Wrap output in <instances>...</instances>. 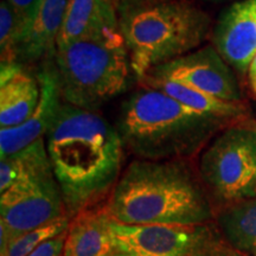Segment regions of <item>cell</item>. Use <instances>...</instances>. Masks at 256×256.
<instances>
[{
  "label": "cell",
  "instance_id": "cell-1",
  "mask_svg": "<svg viewBox=\"0 0 256 256\" xmlns=\"http://www.w3.org/2000/svg\"><path fill=\"white\" fill-rule=\"evenodd\" d=\"M46 145L70 220L110 196L121 177L124 146L101 114L63 102Z\"/></svg>",
  "mask_w": 256,
  "mask_h": 256
},
{
  "label": "cell",
  "instance_id": "cell-2",
  "mask_svg": "<svg viewBox=\"0 0 256 256\" xmlns=\"http://www.w3.org/2000/svg\"><path fill=\"white\" fill-rule=\"evenodd\" d=\"M107 208L112 218L130 226H194L216 218L212 200L188 159L134 160Z\"/></svg>",
  "mask_w": 256,
  "mask_h": 256
},
{
  "label": "cell",
  "instance_id": "cell-3",
  "mask_svg": "<svg viewBox=\"0 0 256 256\" xmlns=\"http://www.w3.org/2000/svg\"><path fill=\"white\" fill-rule=\"evenodd\" d=\"M229 124L142 86L121 106L115 127L124 148L139 159L174 160L194 156Z\"/></svg>",
  "mask_w": 256,
  "mask_h": 256
},
{
  "label": "cell",
  "instance_id": "cell-4",
  "mask_svg": "<svg viewBox=\"0 0 256 256\" xmlns=\"http://www.w3.org/2000/svg\"><path fill=\"white\" fill-rule=\"evenodd\" d=\"M119 31L138 80L182 57L209 36L211 22L190 0H156L118 14Z\"/></svg>",
  "mask_w": 256,
  "mask_h": 256
},
{
  "label": "cell",
  "instance_id": "cell-5",
  "mask_svg": "<svg viewBox=\"0 0 256 256\" xmlns=\"http://www.w3.org/2000/svg\"><path fill=\"white\" fill-rule=\"evenodd\" d=\"M54 62L63 102L95 112L126 90L132 70L120 31L56 46Z\"/></svg>",
  "mask_w": 256,
  "mask_h": 256
},
{
  "label": "cell",
  "instance_id": "cell-6",
  "mask_svg": "<svg viewBox=\"0 0 256 256\" xmlns=\"http://www.w3.org/2000/svg\"><path fill=\"white\" fill-rule=\"evenodd\" d=\"M198 174L220 208L256 197V120L232 121L200 156Z\"/></svg>",
  "mask_w": 256,
  "mask_h": 256
},
{
  "label": "cell",
  "instance_id": "cell-7",
  "mask_svg": "<svg viewBox=\"0 0 256 256\" xmlns=\"http://www.w3.org/2000/svg\"><path fill=\"white\" fill-rule=\"evenodd\" d=\"M113 256H247L224 238L216 222L130 226L110 220Z\"/></svg>",
  "mask_w": 256,
  "mask_h": 256
},
{
  "label": "cell",
  "instance_id": "cell-8",
  "mask_svg": "<svg viewBox=\"0 0 256 256\" xmlns=\"http://www.w3.org/2000/svg\"><path fill=\"white\" fill-rule=\"evenodd\" d=\"M63 216H68L66 204L49 156L0 194V229L11 241Z\"/></svg>",
  "mask_w": 256,
  "mask_h": 256
},
{
  "label": "cell",
  "instance_id": "cell-9",
  "mask_svg": "<svg viewBox=\"0 0 256 256\" xmlns=\"http://www.w3.org/2000/svg\"><path fill=\"white\" fill-rule=\"evenodd\" d=\"M146 75L184 83L226 101H242L238 80L214 46L200 48L156 66Z\"/></svg>",
  "mask_w": 256,
  "mask_h": 256
},
{
  "label": "cell",
  "instance_id": "cell-10",
  "mask_svg": "<svg viewBox=\"0 0 256 256\" xmlns=\"http://www.w3.org/2000/svg\"><path fill=\"white\" fill-rule=\"evenodd\" d=\"M37 76L40 83V102L23 124L0 130L2 156L14 154L37 140L44 139L63 104L54 55L44 60Z\"/></svg>",
  "mask_w": 256,
  "mask_h": 256
},
{
  "label": "cell",
  "instance_id": "cell-11",
  "mask_svg": "<svg viewBox=\"0 0 256 256\" xmlns=\"http://www.w3.org/2000/svg\"><path fill=\"white\" fill-rule=\"evenodd\" d=\"M212 38L223 60L241 74L247 72L256 54V0H242L226 10Z\"/></svg>",
  "mask_w": 256,
  "mask_h": 256
},
{
  "label": "cell",
  "instance_id": "cell-12",
  "mask_svg": "<svg viewBox=\"0 0 256 256\" xmlns=\"http://www.w3.org/2000/svg\"><path fill=\"white\" fill-rule=\"evenodd\" d=\"M40 98L38 76L23 64H2L0 70V127L23 124L36 110Z\"/></svg>",
  "mask_w": 256,
  "mask_h": 256
},
{
  "label": "cell",
  "instance_id": "cell-13",
  "mask_svg": "<svg viewBox=\"0 0 256 256\" xmlns=\"http://www.w3.org/2000/svg\"><path fill=\"white\" fill-rule=\"evenodd\" d=\"M119 32L112 0H69L56 46Z\"/></svg>",
  "mask_w": 256,
  "mask_h": 256
},
{
  "label": "cell",
  "instance_id": "cell-14",
  "mask_svg": "<svg viewBox=\"0 0 256 256\" xmlns=\"http://www.w3.org/2000/svg\"><path fill=\"white\" fill-rule=\"evenodd\" d=\"M110 220L107 203L78 214L70 220L63 256H113Z\"/></svg>",
  "mask_w": 256,
  "mask_h": 256
},
{
  "label": "cell",
  "instance_id": "cell-15",
  "mask_svg": "<svg viewBox=\"0 0 256 256\" xmlns=\"http://www.w3.org/2000/svg\"><path fill=\"white\" fill-rule=\"evenodd\" d=\"M69 0H42L18 51V64L34 63L52 56Z\"/></svg>",
  "mask_w": 256,
  "mask_h": 256
},
{
  "label": "cell",
  "instance_id": "cell-16",
  "mask_svg": "<svg viewBox=\"0 0 256 256\" xmlns=\"http://www.w3.org/2000/svg\"><path fill=\"white\" fill-rule=\"evenodd\" d=\"M139 82L144 87L162 90L198 113L217 118V119L232 122V121L244 118L247 114V107L242 104V101L234 102L222 100L184 83L166 78H156L150 75L142 76V78H139Z\"/></svg>",
  "mask_w": 256,
  "mask_h": 256
},
{
  "label": "cell",
  "instance_id": "cell-17",
  "mask_svg": "<svg viewBox=\"0 0 256 256\" xmlns=\"http://www.w3.org/2000/svg\"><path fill=\"white\" fill-rule=\"evenodd\" d=\"M216 224L236 250L256 256V197L220 208Z\"/></svg>",
  "mask_w": 256,
  "mask_h": 256
},
{
  "label": "cell",
  "instance_id": "cell-18",
  "mask_svg": "<svg viewBox=\"0 0 256 256\" xmlns=\"http://www.w3.org/2000/svg\"><path fill=\"white\" fill-rule=\"evenodd\" d=\"M25 36V26L6 0L0 2V52L2 64L17 63L18 51Z\"/></svg>",
  "mask_w": 256,
  "mask_h": 256
},
{
  "label": "cell",
  "instance_id": "cell-19",
  "mask_svg": "<svg viewBox=\"0 0 256 256\" xmlns=\"http://www.w3.org/2000/svg\"><path fill=\"white\" fill-rule=\"evenodd\" d=\"M69 217L63 216L46 226L18 235L8 243L6 250L2 252V256H28L42 243L66 232L69 228Z\"/></svg>",
  "mask_w": 256,
  "mask_h": 256
},
{
  "label": "cell",
  "instance_id": "cell-20",
  "mask_svg": "<svg viewBox=\"0 0 256 256\" xmlns=\"http://www.w3.org/2000/svg\"><path fill=\"white\" fill-rule=\"evenodd\" d=\"M6 2L12 6V8L16 11V14H18L20 20L23 22L25 26V36H26L28 28H30L32 22H34V16L37 14V10L40 8L42 0H6Z\"/></svg>",
  "mask_w": 256,
  "mask_h": 256
},
{
  "label": "cell",
  "instance_id": "cell-21",
  "mask_svg": "<svg viewBox=\"0 0 256 256\" xmlns=\"http://www.w3.org/2000/svg\"><path fill=\"white\" fill-rule=\"evenodd\" d=\"M66 232L42 243L28 256H63L66 246Z\"/></svg>",
  "mask_w": 256,
  "mask_h": 256
},
{
  "label": "cell",
  "instance_id": "cell-22",
  "mask_svg": "<svg viewBox=\"0 0 256 256\" xmlns=\"http://www.w3.org/2000/svg\"><path fill=\"white\" fill-rule=\"evenodd\" d=\"M112 2H113L115 10H116V14H119V12L124 11V10L126 8L147 4V2H156V0H112Z\"/></svg>",
  "mask_w": 256,
  "mask_h": 256
},
{
  "label": "cell",
  "instance_id": "cell-23",
  "mask_svg": "<svg viewBox=\"0 0 256 256\" xmlns=\"http://www.w3.org/2000/svg\"><path fill=\"white\" fill-rule=\"evenodd\" d=\"M248 80H249V84H250V88L254 92V94H256V54L255 56L252 57L250 64H249L248 68Z\"/></svg>",
  "mask_w": 256,
  "mask_h": 256
}]
</instances>
